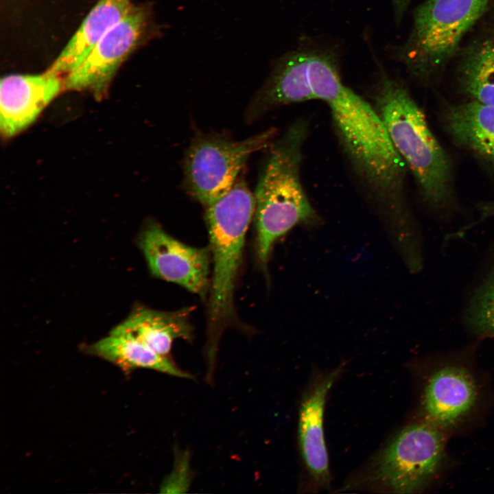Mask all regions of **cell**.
Here are the masks:
<instances>
[{"instance_id": "d6986e66", "label": "cell", "mask_w": 494, "mask_h": 494, "mask_svg": "<svg viewBox=\"0 0 494 494\" xmlns=\"http://www.w3.org/2000/svg\"><path fill=\"white\" fill-rule=\"evenodd\" d=\"M189 457L186 454L176 455L174 468L161 486V493H185L190 484Z\"/></svg>"}, {"instance_id": "7c38bea8", "label": "cell", "mask_w": 494, "mask_h": 494, "mask_svg": "<svg viewBox=\"0 0 494 494\" xmlns=\"http://www.w3.org/2000/svg\"><path fill=\"white\" fill-rule=\"evenodd\" d=\"M440 117L452 141L494 174V107L471 100L447 103Z\"/></svg>"}, {"instance_id": "9a60e30c", "label": "cell", "mask_w": 494, "mask_h": 494, "mask_svg": "<svg viewBox=\"0 0 494 494\" xmlns=\"http://www.w3.org/2000/svg\"><path fill=\"white\" fill-rule=\"evenodd\" d=\"M132 7L130 0H100L47 71L62 77L73 71Z\"/></svg>"}, {"instance_id": "3957f363", "label": "cell", "mask_w": 494, "mask_h": 494, "mask_svg": "<svg viewBox=\"0 0 494 494\" xmlns=\"http://www.w3.org/2000/svg\"><path fill=\"white\" fill-rule=\"evenodd\" d=\"M307 124L293 122L270 145L254 193L257 252L266 268L276 242L297 225L314 226L320 217L303 188L300 169Z\"/></svg>"}, {"instance_id": "e0dca14e", "label": "cell", "mask_w": 494, "mask_h": 494, "mask_svg": "<svg viewBox=\"0 0 494 494\" xmlns=\"http://www.w3.org/2000/svg\"><path fill=\"white\" fill-rule=\"evenodd\" d=\"M456 77L471 101L494 107V34L479 37L464 50Z\"/></svg>"}, {"instance_id": "44dd1931", "label": "cell", "mask_w": 494, "mask_h": 494, "mask_svg": "<svg viewBox=\"0 0 494 494\" xmlns=\"http://www.w3.org/2000/svg\"><path fill=\"white\" fill-rule=\"evenodd\" d=\"M410 0H392L393 5L398 17L402 16Z\"/></svg>"}, {"instance_id": "8fae6325", "label": "cell", "mask_w": 494, "mask_h": 494, "mask_svg": "<svg viewBox=\"0 0 494 494\" xmlns=\"http://www.w3.org/2000/svg\"><path fill=\"white\" fill-rule=\"evenodd\" d=\"M64 88L62 76L46 71L37 75H10L0 86V129L12 137L30 126Z\"/></svg>"}, {"instance_id": "7a4b0ae2", "label": "cell", "mask_w": 494, "mask_h": 494, "mask_svg": "<svg viewBox=\"0 0 494 494\" xmlns=\"http://www.w3.org/2000/svg\"><path fill=\"white\" fill-rule=\"evenodd\" d=\"M374 101L390 141L412 172L428 210L445 219L460 211L451 159L406 87L383 75Z\"/></svg>"}, {"instance_id": "ba28073f", "label": "cell", "mask_w": 494, "mask_h": 494, "mask_svg": "<svg viewBox=\"0 0 494 494\" xmlns=\"http://www.w3.org/2000/svg\"><path fill=\"white\" fill-rule=\"evenodd\" d=\"M148 23V11L132 6L83 61L63 78L64 89L88 91L98 98L102 97L119 67L142 38Z\"/></svg>"}, {"instance_id": "2e32d148", "label": "cell", "mask_w": 494, "mask_h": 494, "mask_svg": "<svg viewBox=\"0 0 494 494\" xmlns=\"http://www.w3.org/2000/svg\"><path fill=\"white\" fill-rule=\"evenodd\" d=\"M91 353L128 370L147 368L176 377L192 378L168 357L153 351L137 339L110 333L89 346Z\"/></svg>"}, {"instance_id": "ac0fdd59", "label": "cell", "mask_w": 494, "mask_h": 494, "mask_svg": "<svg viewBox=\"0 0 494 494\" xmlns=\"http://www.w3.org/2000/svg\"><path fill=\"white\" fill-rule=\"evenodd\" d=\"M462 321L471 333L482 338H494V242L467 298Z\"/></svg>"}, {"instance_id": "277c9868", "label": "cell", "mask_w": 494, "mask_h": 494, "mask_svg": "<svg viewBox=\"0 0 494 494\" xmlns=\"http://www.w3.org/2000/svg\"><path fill=\"white\" fill-rule=\"evenodd\" d=\"M213 263L209 302L207 358L215 360L220 333L233 315V297L245 235L255 211V199L245 180L237 178L221 198L205 207Z\"/></svg>"}, {"instance_id": "4fadbf2b", "label": "cell", "mask_w": 494, "mask_h": 494, "mask_svg": "<svg viewBox=\"0 0 494 494\" xmlns=\"http://www.w3.org/2000/svg\"><path fill=\"white\" fill-rule=\"evenodd\" d=\"M338 368L320 380L303 399L298 419V440L303 462L314 483L328 486L330 480L323 415L327 394L340 374Z\"/></svg>"}, {"instance_id": "5b68a950", "label": "cell", "mask_w": 494, "mask_h": 494, "mask_svg": "<svg viewBox=\"0 0 494 494\" xmlns=\"http://www.w3.org/2000/svg\"><path fill=\"white\" fill-rule=\"evenodd\" d=\"M493 0H425L415 10L400 56L411 74L429 81L457 54L464 36Z\"/></svg>"}, {"instance_id": "30bf717a", "label": "cell", "mask_w": 494, "mask_h": 494, "mask_svg": "<svg viewBox=\"0 0 494 494\" xmlns=\"http://www.w3.org/2000/svg\"><path fill=\"white\" fill-rule=\"evenodd\" d=\"M479 391L476 381L465 367L446 364L427 378L422 393L424 421L443 431L457 425L475 407Z\"/></svg>"}, {"instance_id": "5bb4252c", "label": "cell", "mask_w": 494, "mask_h": 494, "mask_svg": "<svg viewBox=\"0 0 494 494\" xmlns=\"http://www.w3.org/2000/svg\"><path fill=\"white\" fill-rule=\"evenodd\" d=\"M187 310L160 311L145 307L135 309L110 332L130 336L155 352L167 356L176 339H189L192 327Z\"/></svg>"}, {"instance_id": "52a82bcc", "label": "cell", "mask_w": 494, "mask_h": 494, "mask_svg": "<svg viewBox=\"0 0 494 494\" xmlns=\"http://www.w3.org/2000/svg\"><path fill=\"white\" fill-rule=\"evenodd\" d=\"M442 432L424 421L403 429L379 454L373 479L395 493L422 489L441 466L445 455Z\"/></svg>"}, {"instance_id": "ffe728a7", "label": "cell", "mask_w": 494, "mask_h": 494, "mask_svg": "<svg viewBox=\"0 0 494 494\" xmlns=\"http://www.w3.org/2000/svg\"><path fill=\"white\" fill-rule=\"evenodd\" d=\"M475 208L479 214L478 220L471 222L472 227L478 225L487 219L494 217V199L478 202L475 204Z\"/></svg>"}, {"instance_id": "6da1fadb", "label": "cell", "mask_w": 494, "mask_h": 494, "mask_svg": "<svg viewBox=\"0 0 494 494\" xmlns=\"http://www.w3.org/2000/svg\"><path fill=\"white\" fill-rule=\"evenodd\" d=\"M281 82L292 104L312 99L326 103L342 148L387 216L406 215L410 211L404 193L407 166L375 106L342 82L334 55L307 48L287 54Z\"/></svg>"}, {"instance_id": "9c48e42d", "label": "cell", "mask_w": 494, "mask_h": 494, "mask_svg": "<svg viewBox=\"0 0 494 494\" xmlns=\"http://www.w3.org/2000/svg\"><path fill=\"white\" fill-rule=\"evenodd\" d=\"M138 244L154 276L193 293L205 294L209 284V248L188 246L169 235L154 221L145 225Z\"/></svg>"}, {"instance_id": "8992f818", "label": "cell", "mask_w": 494, "mask_h": 494, "mask_svg": "<svg viewBox=\"0 0 494 494\" xmlns=\"http://www.w3.org/2000/svg\"><path fill=\"white\" fill-rule=\"evenodd\" d=\"M271 128L240 141L219 133L197 132L183 160V187L204 207L226 194L254 152L270 146Z\"/></svg>"}]
</instances>
